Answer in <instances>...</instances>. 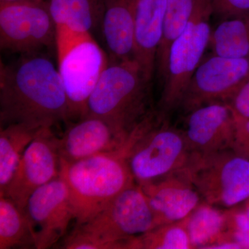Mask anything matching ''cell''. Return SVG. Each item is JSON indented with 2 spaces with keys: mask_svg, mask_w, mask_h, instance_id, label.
<instances>
[{
  "mask_svg": "<svg viewBox=\"0 0 249 249\" xmlns=\"http://www.w3.org/2000/svg\"><path fill=\"white\" fill-rule=\"evenodd\" d=\"M225 211L201 202L187 217V229L194 249H207L223 235L225 229Z\"/></svg>",
  "mask_w": 249,
  "mask_h": 249,
  "instance_id": "22",
  "label": "cell"
},
{
  "mask_svg": "<svg viewBox=\"0 0 249 249\" xmlns=\"http://www.w3.org/2000/svg\"><path fill=\"white\" fill-rule=\"evenodd\" d=\"M245 213L247 214V215L248 216L249 218V199H248V201H247V204H246L245 209L244 210Z\"/></svg>",
  "mask_w": 249,
  "mask_h": 249,
  "instance_id": "30",
  "label": "cell"
},
{
  "mask_svg": "<svg viewBox=\"0 0 249 249\" xmlns=\"http://www.w3.org/2000/svg\"><path fill=\"white\" fill-rule=\"evenodd\" d=\"M49 6L55 27L90 33L101 22L105 0H50Z\"/></svg>",
  "mask_w": 249,
  "mask_h": 249,
  "instance_id": "19",
  "label": "cell"
},
{
  "mask_svg": "<svg viewBox=\"0 0 249 249\" xmlns=\"http://www.w3.org/2000/svg\"><path fill=\"white\" fill-rule=\"evenodd\" d=\"M249 75V58L213 54L199 64L190 80L179 107L184 112L216 101L228 102Z\"/></svg>",
  "mask_w": 249,
  "mask_h": 249,
  "instance_id": "10",
  "label": "cell"
},
{
  "mask_svg": "<svg viewBox=\"0 0 249 249\" xmlns=\"http://www.w3.org/2000/svg\"><path fill=\"white\" fill-rule=\"evenodd\" d=\"M194 249L187 229V217L157 226L130 240L128 249Z\"/></svg>",
  "mask_w": 249,
  "mask_h": 249,
  "instance_id": "24",
  "label": "cell"
},
{
  "mask_svg": "<svg viewBox=\"0 0 249 249\" xmlns=\"http://www.w3.org/2000/svg\"><path fill=\"white\" fill-rule=\"evenodd\" d=\"M139 185L155 214L156 227L185 219L201 203L200 196L183 168Z\"/></svg>",
  "mask_w": 249,
  "mask_h": 249,
  "instance_id": "15",
  "label": "cell"
},
{
  "mask_svg": "<svg viewBox=\"0 0 249 249\" xmlns=\"http://www.w3.org/2000/svg\"><path fill=\"white\" fill-rule=\"evenodd\" d=\"M226 224L223 237L237 244L240 249H249V218L245 211L232 209L225 211Z\"/></svg>",
  "mask_w": 249,
  "mask_h": 249,
  "instance_id": "25",
  "label": "cell"
},
{
  "mask_svg": "<svg viewBox=\"0 0 249 249\" xmlns=\"http://www.w3.org/2000/svg\"><path fill=\"white\" fill-rule=\"evenodd\" d=\"M166 9L167 0H135L134 58L148 82L157 61Z\"/></svg>",
  "mask_w": 249,
  "mask_h": 249,
  "instance_id": "16",
  "label": "cell"
},
{
  "mask_svg": "<svg viewBox=\"0 0 249 249\" xmlns=\"http://www.w3.org/2000/svg\"><path fill=\"white\" fill-rule=\"evenodd\" d=\"M35 240L27 214L6 196H0V249L31 248Z\"/></svg>",
  "mask_w": 249,
  "mask_h": 249,
  "instance_id": "21",
  "label": "cell"
},
{
  "mask_svg": "<svg viewBox=\"0 0 249 249\" xmlns=\"http://www.w3.org/2000/svg\"><path fill=\"white\" fill-rule=\"evenodd\" d=\"M227 103L237 114L249 119V75Z\"/></svg>",
  "mask_w": 249,
  "mask_h": 249,
  "instance_id": "28",
  "label": "cell"
},
{
  "mask_svg": "<svg viewBox=\"0 0 249 249\" xmlns=\"http://www.w3.org/2000/svg\"><path fill=\"white\" fill-rule=\"evenodd\" d=\"M27 214L35 240V248L53 247L65 235L74 219L70 193L60 175L36 190L28 199Z\"/></svg>",
  "mask_w": 249,
  "mask_h": 249,
  "instance_id": "11",
  "label": "cell"
},
{
  "mask_svg": "<svg viewBox=\"0 0 249 249\" xmlns=\"http://www.w3.org/2000/svg\"><path fill=\"white\" fill-rule=\"evenodd\" d=\"M212 0H195L191 19L170 49L160 106L162 115L179 107L190 80L211 40Z\"/></svg>",
  "mask_w": 249,
  "mask_h": 249,
  "instance_id": "5",
  "label": "cell"
},
{
  "mask_svg": "<svg viewBox=\"0 0 249 249\" xmlns=\"http://www.w3.org/2000/svg\"><path fill=\"white\" fill-rule=\"evenodd\" d=\"M68 121V106L58 69L47 57L23 54L0 68L1 127L20 124L29 128H52Z\"/></svg>",
  "mask_w": 249,
  "mask_h": 249,
  "instance_id": "1",
  "label": "cell"
},
{
  "mask_svg": "<svg viewBox=\"0 0 249 249\" xmlns=\"http://www.w3.org/2000/svg\"><path fill=\"white\" fill-rule=\"evenodd\" d=\"M213 54L232 58H249V16L224 19L211 34Z\"/></svg>",
  "mask_w": 249,
  "mask_h": 249,
  "instance_id": "20",
  "label": "cell"
},
{
  "mask_svg": "<svg viewBox=\"0 0 249 249\" xmlns=\"http://www.w3.org/2000/svg\"><path fill=\"white\" fill-rule=\"evenodd\" d=\"M58 137L42 128L28 145L4 196L24 211L31 195L60 175Z\"/></svg>",
  "mask_w": 249,
  "mask_h": 249,
  "instance_id": "12",
  "label": "cell"
},
{
  "mask_svg": "<svg viewBox=\"0 0 249 249\" xmlns=\"http://www.w3.org/2000/svg\"><path fill=\"white\" fill-rule=\"evenodd\" d=\"M40 129L29 128L20 124L1 127L0 132V196L6 190L28 145Z\"/></svg>",
  "mask_w": 249,
  "mask_h": 249,
  "instance_id": "18",
  "label": "cell"
},
{
  "mask_svg": "<svg viewBox=\"0 0 249 249\" xmlns=\"http://www.w3.org/2000/svg\"><path fill=\"white\" fill-rule=\"evenodd\" d=\"M132 130L108 119L85 116L70 125L58 138L60 158L68 162L76 161L117 150L126 142Z\"/></svg>",
  "mask_w": 249,
  "mask_h": 249,
  "instance_id": "13",
  "label": "cell"
},
{
  "mask_svg": "<svg viewBox=\"0 0 249 249\" xmlns=\"http://www.w3.org/2000/svg\"><path fill=\"white\" fill-rule=\"evenodd\" d=\"M135 0H105L101 29L109 62L134 58Z\"/></svg>",
  "mask_w": 249,
  "mask_h": 249,
  "instance_id": "17",
  "label": "cell"
},
{
  "mask_svg": "<svg viewBox=\"0 0 249 249\" xmlns=\"http://www.w3.org/2000/svg\"><path fill=\"white\" fill-rule=\"evenodd\" d=\"M82 230L128 249L134 237L156 227L155 214L142 187L137 183L121 192L88 222Z\"/></svg>",
  "mask_w": 249,
  "mask_h": 249,
  "instance_id": "7",
  "label": "cell"
},
{
  "mask_svg": "<svg viewBox=\"0 0 249 249\" xmlns=\"http://www.w3.org/2000/svg\"><path fill=\"white\" fill-rule=\"evenodd\" d=\"M194 4L195 0H167L163 36L156 61L159 73L162 77L166 72L172 44L186 27L193 14Z\"/></svg>",
  "mask_w": 249,
  "mask_h": 249,
  "instance_id": "23",
  "label": "cell"
},
{
  "mask_svg": "<svg viewBox=\"0 0 249 249\" xmlns=\"http://www.w3.org/2000/svg\"><path fill=\"white\" fill-rule=\"evenodd\" d=\"M234 112L235 132L231 149L236 155L249 160V119Z\"/></svg>",
  "mask_w": 249,
  "mask_h": 249,
  "instance_id": "26",
  "label": "cell"
},
{
  "mask_svg": "<svg viewBox=\"0 0 249 249\" xmlns=\"http://www.w3.org/2000/svg\"><path fill=\"white\" fill-rule=\"evenodd\" d=\"M145 129L142 123L137 124L117 150L76 161L60 158V175L68 188L76 227L92 219L121 192L135 184L127 159Z\"/></svg>",
  "mask_w": 249,
  "mask_h": 249,
  "instance_id": "2",
  "label": "cell"
},
{
  "mask_svg": "<svg viewBox=\"0 0 249 249\" xmlns=\"http://www.w3.org/2000/svg\"><path fill=\"white\" fill-rule=\"evenodd\" d=\"M147 81L135 59L109 62L90 95L86 115L132 130L147 115Z\"/></svg>",
  "mask_w": 249,
  "mask_h": 249,
  "instance_id": "3",
  "label": "cell"
},
{
  "mask_svg": "<svg viewBox=\"0 0 249 249\" xmlns=\"http://www.w3.org/2000/svg\"><path fill=\"white\" fill-rule=\"evenodd\" d=\"M37 1V0H0V4H8V3L22 2V1Z\"/></svg>",
  "mask_w": 249,
  "mask_h": 249,
  "instance_id": "29",
  "label": "cell"
},
{
  "mask_svg": "<svg viewBox=\"0 0 249 249\" xmlns=\"http://www.w3.org/2000/svg\"><path fill=\"white\" fill-rule=\"evenodd\" d=\"M55 41V25L43 0L0 4V47L13 53H36Z\"/></svg>",
  "mask_w": 249,
  "mask_h": 249,
  "instance_id": "8",
  "label": "cell"
},
{
  "mask_svg": "<svg viewBox=\"0 0 249 249\" xmlns=\"http://www.w3.org/2000/svg\"><path fill=\"white\" fill-rule=\"evenodd\" d=\"M58 71L67 99L68 121L79 119L87 114V107L109 58L90 36L58 57Z\"/></svg>",
  "mask_w": 249,
  "mask_h": 249,
  "instance_id": "9",
  "label": "cell"
},
{
  "mask_svg": "<svg viewBox=\"0 0 249 249\" xmlns=\"http://www.w3.org/2000/svg\"><path fill=\"white\" fill-rule=\"evenodd\" d=\"M156 119L134 143L127 159L138 184L182 169L192 153L182 130Z\"/></svg>",
  "mask_w": 249,
  "mask_h": 249,
  "instance_id": "6",
  "label": "cell"
},
{
  "mask_svg": "<svg viewBox=\"0 0 249 249\" xmlns=\"http://www.w3.org/2000/svg\"><path fill=\"white\" fill-rule=\"evenodd\" d=\"M182 131L192 152L231 149L235 132L233 109L224 101L204 105L187 113Z\"/></svg>",
  "mask_w": 249,
  "mask_h": 249,
  "instance_id": "14",
  "label": "cell"
},
{
  "mask_svg": "<svg viewBox=\"0 0 249 249\" xmlns=\"http://www.w3.org/2000/svg\"><path fill=\"white\" fill-rule=\"evenodd\" d=\"M213 15L224 19L249 16V0H212Z\"/></svg>",
  "mask_w": 249,
  "mask_h": 249,
  "instance_id": "27",
  "label": "cell"
},
{
  "mask_svg": "<svg viewBox=\"0 0 249 249\" xmlns=\"http://www.w3.org/2000/svg\"><path fill=\"white\" fill-rule=\"evenodd\" d=\"M183 169L204 202L232 208L249 199V160L231 149L192 152Z\"/></svg>",
  "mask_w": 249,
  "mask_h": 249,
  "instance_id": "4",
  "label": "cell"
}]
</instances>
